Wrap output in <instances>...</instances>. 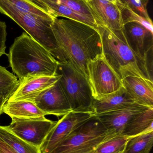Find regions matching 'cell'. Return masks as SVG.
<instances>
[{
	"label": "cell",
	"instance_id": "obj_11",
	"mask_svg": "<svg viewBox=\"0 0 153 153\" xmlns=\"http://www.w3.org/2000/svg\"><path fill=\"white\" fill-rule=\"evenodd\" d=\"M97 27L112 30L123 29L121 13L117 0H85Z\"/></svg>",
	"mask_w": 153,
	"mask_h": 153
},
{
	"label": "cell",
	"instance_id": "obj_19",
	"mask_svg": "<svg viewBox=\"0 0 153 153\" xmlns=\"http://www.w3.org/2000/svg\"><path fill=\"white\" fill-rule=\"evenodd\" d=\"M153 131V108L134 116L125 126L121 135L131 137Z\"/></svg>",
	"mask_w": 153,
	"mask_h": 153
},
{
	"label": "cell",
	"instance_id": "obj_1",
	"mask_svg": "<svg viewBox=\"0 0 153 153\" xmlns=\"http://www.w3.org/2000/svg\"><path fill=\"white\" fill-rule=\"evenodd\" d=\"M52 28L57 44L53 58L70 64L87 79L88 62L102 54L98 29L64 18L54 19Z\"/></svg>",
	"mask_w": 153,
	"mask_h": 153
},
{
	"label": "cell",
	"instance_id": "obj_17",
	"mask_svg": "<svg viewBox=\"0 0 153 153\" xmlns=\"http://www.w3.org/2000/svg\"><path fill=\"white\" fill-rule=\"evenodd\" d=\"M134 102L132 97L122 86L117 91L98 100L94 99V115L111 111Z\"/></svg>",
	"mask_w": 153,
	"mask_h": 153
},
{
	"label": "cell",
	"instance_id": "obj_27",
	"mask_svg": "<svg viewBox=\"0 0 153 153\" xmlns=\"http://www.w3.org/2000/svg\"><path fill=\"white\" fill-rule=\"evenodd\" d=\"M123 1L136 14L148 22L152 23V20L149 16L147 8L148 0H123Z\"/></svg>",
	"mask_w": 153,
	"mask_h": 153
},
{
	"label": "cell",
	"instance_id": "obj_14",
	"mask_svg": "<svg viewBox=\"0 0 153 153\" xmlns=\"http://www.w3.org/2000/svg\"><path fill=\"white\" fill-rule=\"evenodd\" d=\"M33 103L46 115L64 116L71 107L59 81L35 101Z\"/></svg>",
	"mask_w": 153,
	"mask_h": 153
},
{
	"label": "cell",
	"instance_id": "obj_25",
	"mask_svg": "<svg viewBox=\"0 0 153 153\" xmlns=\"http://www.w3.org/2000/svg\"><path fill=\"white\" fill-rule=\"evenodd\" d=\"M129 138L117 135L100 144L94 153H123Z\"/></svg>",
	"mask_w": 153,
	"mask_h": 153
},
{
	"label": "cell",
	"instance_id": "obj_15",
	"mask_svg": "<svg viewBox=\"0 0 153 153\" xmlns=\"http://www.w3.org/2000/svg\"><path fill=\"white\" fill-rule=\"evenodd\" d=\"M122 84L135 102L153 108V81L148 79L130 76L122 79Z\"/></svg>",
	"mask_w": 153,
	"mask_h": 153
},
{
	"label": "cell",
	"instance_id": "obj_3",
	"mask_svg": "<svg viewBox=\"0 0 153 153\" xmlns=\"http://www.w3.org/2000/svg\"><path fill=\"white\" fill-rule=\"evenodd\" d=\"M102 54L110 67L121 79L133 76L153 81L140 61L129 46L123 30L98 26Z\"/></svg>",
	"mask_w": 153,
	"mask_h": 153
},
{
	"label": "cell",
	"instance_id": "obj_21",
	"mask_svg": "<svg viewBox=\"0 0 153 153\" xmlns=\"http://www.w3.org/2000/svg\"><path fill=\"white\" fill-rule=\"evenodd\" d=\"M153 144V131L130 137L123 153H150Z\"/></svg>",
	"mask_w": 153,
	"mask_h": 153
},
{
	"label": "cell",
	"instance_id": "obj_23",
	"mask_svg": "<svg viewBox=\"0 0 153 153\" xmlns=\"http://www.w3.org/2000/svg\"><path fill=\"white\" fill-rule=\"evenodd\" d=\"M19 81L16 76L0 65V97L6 102L16 90Z\"/></svg>",
	"mask_w": 153,
	"mask_h": 153
},
{
	"label": "cell",
	"instance_id": "obj_16",
	"mask_svg": "<svg viewBox=\"0 0 153 153\" xmlns=\"http://www.w3.org/2000/svg\"><path fill=\"white\" fill-rule=\"evenodd\" d=\"M31 1L54 19L60 17L64 18L81 22L97 29L98 28L94 20L77 14L67 6L58 3L56 0Z\"/></svg>",
	"mask_w": 153,
	"mask_h": 153
},
{
	"label": "cell",
	"instance_id": "obj_12",
	"mask_svg": "<svg viewBox=\"0 0 153 153\" xmlns=\"http://www.w3.org/2000/svg\"><path fill=\"white\" fill-rule=\"evenodd\" d=\"M122 30L129 46L149 73L148 56L153 50V34L141 25L135 23L125 24Z\"/></svg>",
	"mask_w": 153,
	"mask_h": 153
},
{
	"label": "cell",
	"instance_id": "obj_9",
	"mask_svg": "<svg viewBox=\"0 0 153 153\" xmlns=\"http://www.w3.org/2000/svg\"><path fill=\"white\" fill-rule=\"evenodd\" d=\"M93 114L71 111L57 121L48 133L40 148L41 153H50L79 126L90 119Z\"/></svg>",
	"mask_w": 153,
	"mask_h": 153
},
{
	"label": "cell",
	"instance_id": "obj_18",
	"mask_svg": "<svg viewBox=\"0 0 153 153\" xmlns=\"http://www.w3.org/2000/svg\"><path fill=\"white\" fill-rule=\"evenodd\" d=\"M2 112L12 119H33L45 116L34 103L26 101L6 102L2 107Z\"/></svg>",
	"mask_w": 153,
	"mask_h": 153
},
{
	"label": "cell",
	"instance_id": "obj_30",
	"mask_svg": "<svg viewBox=\"0 0 153 153\" xmlns=\"http://www.w3.org/2000/svg\"><path fill=\"white\" fill-rule=\"evenodd\" d=\"M6 102H7L3 98L0 97V115L2 114V107Z\"/></svg>",
	"mask_w": 153,
	"mask_h": 153
},
{
	"label": "cell",
	"instance_id": "obj_4",
	"mask_svg": "<svg viewBox=\"0 0 153 153\" xmlns=\"http://www.w3.org/2000/svg\"><path fill=\"white\" fill-rule=\"evenodd\" d=\"M117 135L106 129L94 115L50 153H94L100 144Z\"/></svg>",
	"mask_w": 153,
	"mask_h": 153
},
{
	"label": "cell",
	"instance_id": "obj_6",
	"mask_svg": "<svg viewBox=\"0 0 153 153\" xmlns=\"http://www.w3.org/2000/svg\"><path fill=\"white\" fill-rule=\"evenodd\" d=\"M0 12L15 21L30 37L45 48L53 56L57 44L52 28L54 19H46L18 12L0 0Z\"/></svg>",
	"mask_w": 153,
	"mask_h": 153
},
{
	"label": "cell",
	"instance_id": "obj_28",
	"mask_svg": "<svg viewBox=\"0 0 153 153\" xmlns=\"http://www.w3.org/2000/svg\"><path fill=\"white\" fill-rule=\"evenodd\" d=\"M7 35L6 23L0 21V58L2 55H7L6 52Z\"/></svg>",
	"mask_w": 153,
	"mask_h": 153
},
{
	"label": "cell",
	"instance_id": "obj_13",
	"mask_svg": "<svg viewBox=\"0 0 153 153\" xmlns=\"http://www.w3.org/2000/svg\"><path fill=\"white\" fill-rule=\"evenodd\" d=\"M149 108H149L134 102L94 116L106 129L114 131L118 135H121L127 123L134 116Z\"/></svg>",
	"mask_w": 153,
	"mask_h": 153
},
{
	"label": "cell",
	"instance_id": "obj_5",
	"mask_svg": "<svg viewBox=\"0 0 153 153\" xmlns=\"http://www.w3.org/2000/svg\"><path fill=\"white\" fill-rule=\"evenodd\" d=\"M56 73L71 107L75 112L87 113L94 115V99L87 79L74 67L68 63H58Z\"/></svg>",
	"mask_w": 153,
	"mask_h": 153
},
{
	"label": "cell",
	"instance_id": "obj_26",
	"mask_svg": "<svg viewBox=\"0 0 153 153\" xmlns=\"http://www.w3.org/2000/svg\"><path fill=\"white\" fill-rule=\"evenodd\" d=\"M58 3L67 6L77 14L94 20L85 0H56Z\"/></svg>",
	"mask_w": 153,
	"mask_h": 153
},
{
	"label": "cell",
	"instance_id": "obj_20",
	"mask_svg": "<svg viewBox=\"0 0 153 153\" xmlns=\"http://www.w3.org/2000/svg\"><path fill=\"white\" fill-rule=\"evenodd\" d=\"M0 138L17 153H41L39 148L18 137L8 126L0 125Z\"/></svg>",
	"mask_w": 153,
	"mask_h": 153
},
{
	"label": "cell",
	"instance_id": "obj_2",
	"mask_svg": "<svg viewBox=\"0 0 153 153\" xmlns=\"http://www.w3.org/2000/svg\"><path fill=\"white\" fill-rule=\"evenodd\" d=\"M7 55L10 66L19 80L27 76L57 75L59 62L25 32L15 39Z\"/></svg>",
	"mask_w": 153,
	"mask_h": 153
},
{
	"label": "cell",
	"instance_id": "obj_24",
	"mask_svg": "<svg viewBox=\"0 0 153 153\" xmlns=\"http://www.w3.org/2000/svg\"><path fill=\"white\" fill-rule=\"evenodd\" d=\"M117 3L121 11L123 25L130 23H137L144 27L153 34V23L148 22L132 11L123 0H117Z\"/></svg>",
	"mask_w": 153,
	"mask_h": 153
},
{
	"label": "cell",
	"instance_id": "obj_29",
	"mask_svg": "<svg viewBox=\"0 0 153 153\" xmlns=\"http://www.w3.org/2000/svg\"><path fill=\"white\" fill-rule=\"evenodd\" d=\"M0 153H17L0 138Z\"/></svg>",
	"mask_w": 153,
	"mask_h": 153
},
{
	"label": "cell",
	"instance_id": "obj_7",
	"mask_svg": "<svg viewBox=\"0 0 153 153\" xmlns=\"http://www.w3.org/2000/svg\"><path fill=\"white\" fill-rule=\"evenodd\" d=\"M87 79L94 100L114 93L122 87V80L106 62L103 54L87 64Z\"/></svg>",
	"mask_w": 153,
	"mask_h": 153
},
{
	"label": "cell",
	"instance_id": "obj_10",
	"mask_svg": "<svg viewBox=\"0 0 153 153\" xmlns=\"http://www.w3.org/2000/svg\"><path fill=\"white\" fill-rule=\"evenodd\" d=\"M60 78V75L57 74L53 76H27L19 81L16 88L7 102L26 101L33 103Z\"/></svg>",
	"mask_w": 153,
	"mask_h": 153
},
{
	"label": "cell",
	"instance_id": "obj_22",
	"mask_svg": "<svg viewBox=\"0 0 153 153\" xmlns=\"http://www.w3.org/2000/svg\"><path fill=\"white\" fill-rule=\"evenodd\" d=\"M3 3L13 9L23 13L46 19H53L31 0H2Z\"/></svg>",
	"mask_w": 153,
	"mask_h": 153
},
{
	"label": "cell",
	"instance_id": "obj_8",
	"mask_svg": "<svg viewBox=\"0 0 153 153\" xmlns=\"http://www.w3.org/2000/svg\"><path fill=\"white\" fill-rule=\"evenodd\" d=\"M57 122L45 117L13 119L8 127L18 137L40 149L46 136Z\"/></svg>",
	"mask_w": 153,
	"mask_h": 153
}]
</instances>
